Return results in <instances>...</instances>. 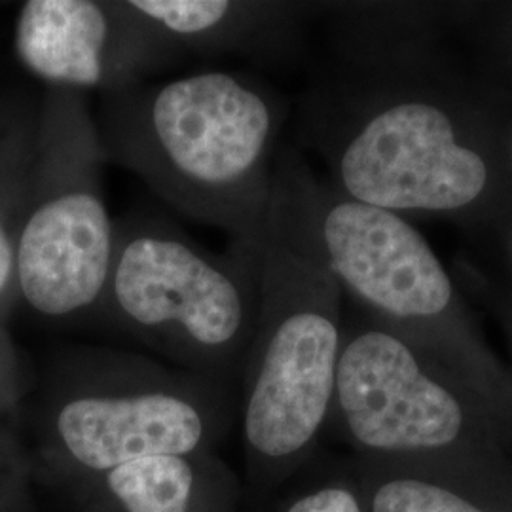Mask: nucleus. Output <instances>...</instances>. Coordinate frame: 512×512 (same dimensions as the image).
<instances>
[{"instance_id":"nucleus-1","label":"nucleus","mask_w":512,"mask_h":512,"mask_svg":"<svg viewBox=\"0 0 512 512\" xmlns=\"http://www.w3.org/2000/svg\"><path fill=\"white\" fill-rule=\"evenodd\" d=\"M330 61L300 103L304 145L355 202L403 217L512 220V101L446 50L448 4L336 2Z\"/></svg>"},{"instance_id":"nucleus-2","label":"nucleus","mask_w":512,"mask_h":512,"mask_svg":"<svg viewBox=\"0 0 512 512\" xmlns=\"http://www.w3.org/2000/svg\"><path fill=\"white\" fill-rule=\"evenodd\" d=\"M285 118V101L264 82L200 71L103 93L95 124L109 162L184 217L258 247Z\"/></svg>"},{"instance_id":"nucleus-3","label":"nucleus","mask_w":512,"mask_h":512,"mask_svg":"<svg viewBox=\"0 0 512 512\" xmlns=\"http://www.w3.org/2000/svg\"><path fill=\"white\" fill-rule=\"evenodd\" d=\"M268 213L310 247L370 321L469 385L512 444L511 368L482 340L446 266L408 217L340 194L296 148L275 160Z\"/></svg>"},{"instance_id":"nucleus-4","label":"nucleus","mask_w":512,"mask_h":512,"mask_svg":"<svg viewBox=\"0 0 512 512\" xmlns=\"http://www.w3.org/2000/svg\"><path fill=\"white\" fill-rule=\"evenodd\" d=\"M330 418L368 461L512 480V444L475 391L401 334L344 329Z\"/></svg>"},{"instance_id":"nucleus-5","label":"nucleus","mask_w":512,"mask_h":512,"mask_svg":"<svg viewBox=\"0 0 512 512\" xmlns=\"http://www.w3.org/2000/svg\"><path fill=\"white\" fill-rule=\"evenodd\" d=\"M342 298L310 247L268 213L243 408L247 444L268 463H293L330 420L344 338Z\"/></svg>"},{"instance_id":"nucleus-6","label":"nucleus","mask_w":512,"mask_h":512,"mask_svg":"<svg viewBox=\"0 0 512 512\" xmlns=\"http://www.w3.org/2000/svg\"><path fill=\"white\" fill-rule=\"evenodd\" d=\"M107 164L88 93L46 88L16 249L19 304L40 317L71 319L101 306L116 232Z\"/></svg>"},{"instance_id":"nucleus-7","label":"nucleus","mask_w":512,"mask_h":512,"mask_svg":"<svg viewBox=\"0 0 512 512\" xmlns=\"http://www.w3.org/2000/svg\"><path fill=\"white\" fill-rule=\"evenodd\" d=\"M99 311L158 348L205 366L228 363L255 336L264 245L213 255L150 215L114 220Z\"/></svg>"},{"instance_id":"nucleus-8","label":"nucleus","mask_w":512,"mask_h":512,"mask_svg":"<svg viewBox=\"0 0 512 512\" xmlns=\"http://www.w3.org/2000/svg\"><path fill=\"white\" fill-rule=\"evenodd\" d=\"M86 374L63 385L50 410L54 437L76 463L109 473L141 459L184 458L205 439L209 404L194 385L143 366Z\"/></svg>"},{"instance_id":"nucleus-9","label":"nucleus","mask_w":512,"mask_h":512,"mask_svg":"<svg viewBox=\"0 0 512 512\" xmlns=\"http://www.w3.org/2000/svg\"><path fill=\"white\" fill-rule=\"evenodd\" d=\"M14 50L46 88L110 93L148 82L183 57L131 0H29Z\"/></svg>"},{"instance_id":"nucleus-10","label":"nucleus","mask_w":512,"mask_h":512,"mask_svg":"<svg viewBox=\"0 0 512 512\" xmlns=\"http://www.w3.org/2000/svg\"><path fill=\"white\" fill-rule=\"evenodd\" d=\"M183 54L234 55L287 63L300 54L319 4L270 0H131Z\"/></svg>"},{"instance_id":"nucleus-11","label":"nucleus","mask_w":512,"mask_h":512,"mask_svg":"<svg viewBox=\"0 0 512 512\" xmlns=\"http://www.w3.org/2000/svg\"><path fill=\"white\" fill-rule=\"evenodd\" d=\"M366 461V512H512V480L435 465Z\"/></svg>"},{"instance_id":"nucleus-12","label":"nucleus","mask_w":512,"mask_h":512,"mask_svg":"<svg viewBox=\"0 0 512 512\" xmlns=\"http://www.w3.org/2000/svg\"><path fill=\"white\" fill-rule=\"evenodd\" d=\"M40 103H0V321L19 304L16 249L37 143Z\"/></svg>"},{"instance_id":"nucleus-13","label":"nucleus","mask_w":512,"mask_h":512,"mask_svg":"<svg viewBox=\"0 0 512 512\" xmlns=\"http://www.w3.org/2000/svg\"><path fill=\"white\" fill-rule=\"evenodd\" d=\"M107 482L128 512H188L194 475L186 458L162 456L120 465Z\"/></svg>"},{"instance_id":"nucleus-14","label":"nucleus","mask_w":512,"mask_h":512,"mask_svg":"<svg viewBox=\"0 0 512 512\" xmlns=\"http://www.w3.org/2000/svg\"><path fill=\"white\" fill-rule=\"evenodd\" d=\"M448 19L473 40L480 78L512 101V2H448Z\"/></svg>"},{"instance_id":"nucleus-15","label":"nucleus","mask_w":512,"mask_h":512,"mask_svg":"<svg viewBox=\"0 0 512 512\" xmlns=\"http://www.w3.org/2000/svg\"><path fill=\"white\" fill-rule=\"evenodd\" d=\"M285 512H366L361 492L346 484H327L300 495Z\"/></svg>"},{"instance_id":"nucleus-16","label":"nucleus","mask_w":512,"mask_h":512,"mask_svg":"<svg viewBox=\"0 0 512 512\" xmlns=\"http://www.w3.org/2000/svg\"><path fill=\"white\" fill-rule=\"evenodd\" d=\"M18 391V361L6 323L0 321V412L6 410Z\"/></svg>"},{"instance_id":"nucleus-17","label":"nucleus","mask_w":512,"mask_h":512,"mask_svg":"<svg viewBox=\"0 0 512 512\" xmlns=\"http://www.w3.org/2000/svg\"><path fill=\"white\" fill-rule=\"evenodd\" d=\"M505 156H507V167H509L512 179V118L509 120L507 131H505Z\"/></svg>"},{"instance_id":"nucleus-18","label":"nucleus","mask_w":512,"mask_h":512,"mask_svg":"<svg viewBox=\"0 0 512 512\" xmlns=\"http://www.w3.org/2000/svg\"><path fill=\"white\" fill-rule=\"evenodd\" d=\"M503 232V236H505V239H507V249H509V256H511V262H512V220L501 230Z\"/></svg>"},{"instance_id":"nucleus-19","label":"nucleus","mask_w":512,"mask_h":512,"mask_svg":"<svg viewBox=\"0 0 512 512\" xmlns=\"http://www.w3.org/2000/svg\"><path fill=\"white\" fill-rule=\"evenodd\" d=\"M509 329H511V344H512V323H511V327H509ZM512 372V370H511Z\"/></svg>"}]
</instances>
